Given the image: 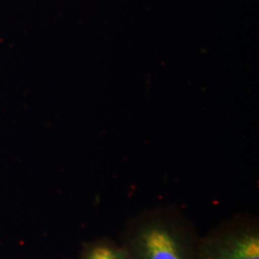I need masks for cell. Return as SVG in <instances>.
<instances>
[{
	"instance_id": "cell-3",
	"label": "cell",
	"mask_w": 259,
	"mask_h": 259,
	"mask_svg": "<svg viewBox=\"0 0 259 259\" xmlns=\"http://www.w3.org/2000/svg\"><path fill=\"white\" fill-rule=\"evenodd\" d=\"M77 259H130L128 251L120 241L107 236L85 241Z\"/></svg>"
},
{
	"instance_id": "cell-2",
	"label": "cell",
	"mask_w": 259,
	"mask_h": 259,
	"mask_svg": "<svg viewBox=\"0 0 259 259\" xmlns=\"http://www.w3.org/2000/svg\"><path fill=\"white\" fill-rule=\"evenodd\" d=\"M197 259H259V219L235 213L201 235Z\"/></svg>"
},
{
	"instance_id": "cell-1",
	"label": "cell",
	"mask_w": 259,
	"mask_h": 259,
	"mask_svg": "<svg viewBox=\"0 0 259 259\" xmlns=\"http://www.w3.org/2000/svg\"><path fill=\"white\" fill-rule=\"evenodd\" d=\"M200 233L174 204L141 210L125 223L119 241L130 259H197Z\"/></svg>"
}]
</instances>
